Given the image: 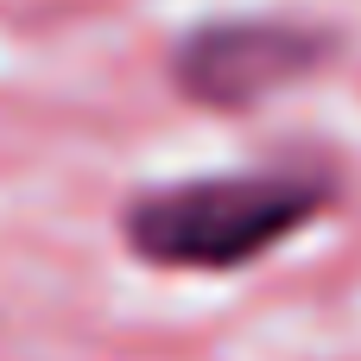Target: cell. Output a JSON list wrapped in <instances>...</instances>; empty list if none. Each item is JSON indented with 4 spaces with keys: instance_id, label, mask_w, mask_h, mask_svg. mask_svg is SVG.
Returning <instances> with one entry per match:
<instances>
[{
    "instance_id": "6da1fadb",
    "label": "cell",
    "mask_w": 361,
    "mask_h": 361,
    "mask_svg": "<svg viewBox=\"0 0 361 361\" xmlns=\"http://www.w3.org/2000/svg\"><path fill=\"white\" fill-rule=\"evenodd\" d=\"M336 203V184L305 165L216 171L159 184L127 203V241L140 260L171 273H235L286 247Z\"/></svg>"
},
{
    "instance_id": "7a4b0ae2",
    "label": "cell",
    "mask_w": 361,
    "mask_h": 361,
    "mask_svg": "<svg viewBox=\"0 0 361 361\" xmlns=\"http://www.w3.org/2000/svg\"><path fill=\"white\" fill-rule=\"evenodd\" d=\"M330 51H336V38L305 19L247 13V19H209L197 32H184L171 76L203 108H260V102L286 95L292 82L317 76L330 63Z\"/></svg>"
}]
</instances>
